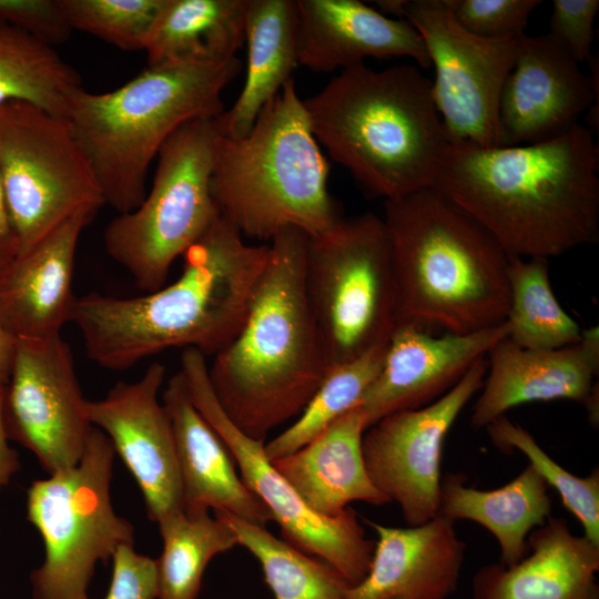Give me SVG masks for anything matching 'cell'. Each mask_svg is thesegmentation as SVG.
Wrapping results in <instances>:
<instances>
[{
  "label": "cell",
  "instance_id": "cell-1",
  "mask_svg": "<svg viewBox=\"0 0 599 599\" xmlns=\"http://www.w3.org/2000/svg\"><path fill=\"white\" fill-rule=\"evenodd\" d=\"M430 186L509 256L549 260L599 240V149L581 124L514 146L450 142Z\"/></svg>",
  "mask_w": 599,
  "mask_h": 599
},
{
  "label": "cell",
  "instance_id": "cell-2",
  "mask_svg": "<svg viewBox=\"0 0 599 599\" xmlns=\"http://www.w3.org/2000/svg\"><path fill=\"white\" fill-rule=\"evenodd\" d=\"M268 254V244H247L220 215L182 255L173 283L134 297L78 298L72 322L88 357L125 370L175 347L214 356L240 331Z\"/></svg>",
  "mask_w": 599,
  "mask_h": 599
},
{
  "label": "cell",
  "instance_id": "cell-3",
  "mask_svg": "<svg viewBox=\"0 0 599 599\" xmlns=\"http://www.w3.org/2000/svg\"><path fill=\"white\" fill-rule=\"evenodd\" d=\"M307 241L291 227L272 238L240 331L207 364L226 416L261 441L301 414L329 368L305 292Z\"/></svg>",
  "mask_w": 599,
  "mask_h": 599
},
{
  "label": "cell",
  "instance_id": "cell-4",
  "mask_svg": "<svg viewBox=\"0 0 599 599\" xmlns=\"http://www.w3.org/2000/svg\"><path fill=\"white\" fill-rule=\"evenodd\" d=\"M383 221L397 325L468 334L506 322L510 256L469 214L427 186L385 201Z\"/></svg>",
  "mask_w": 599,
  "mask_h": 599
},
{
  "label": "cell",
  "instance_id": "cell-5",
  "mask_svg": "<svg viewBox=\"0 0 599 599\" xmlns=\"http://www.w3.org/2000/svg\"><path fill=\"white\" fill-rule=\"evenodd\" d=\"M303 103L318 144L385 201L430 186L450 144L415 64L344 69Z\"/></svg>",
  "mask_w": 599,
  "mask_h": 599
},
{
  "label": "cell",
  "instance_id": "cell-6",
  "mask_svg": "<svg viewBox=\"0 0 599 599\" xmlns=\"http://www.w3.org/2000/svg\"><path fill=\"white\" fill-rule=\"evenodd\" d=\"M237 57L148 65L115 90L79 89L65 119L84 152L105 204L138 207L146 176L167 139L199 118L220 116L223 90L240 74Z\"/></svg>",
  "mask_w": 599,
  "mask_h": 599
},
{
  "label": "cell",
  "instance_id": "cell-7",
  "mask_svg": "<svg viewBox=\"0 0 599 599\" xmlns=\"http://www.w3.org/2000/svg\"><path fill=\"white\" fill-rule=\"evenodd\" d=\"M328 173L291 79L246 135L220 139L211 189L221 215L244 238L271 242L290 227L314 237L342 220Z\"/></svg>",
  "mask_w": 599,
  "mask_h": 599
},
{
  "label": "cell",
  "instance_id": "cell-8",
  "mask_svg": "<svg viewBox=\"0 0 599 599\" xmlns=\"http://www.w3.org/2000/svg\"><path fill=\"white\" fill-rule=\"evenodd\" d=\"M221 115L180 126L161 148L141 204L119 214L104 231L109 256L148 293L164 285L175 260L221 215L211 189L216 148L224 135Z\"/></svg>",
  "mask_w": 599,
  "mask_h": 599
},
{
  "label": "cell",
  "instance_id": "cell-9",
  "mask_svg": "<svg viewBox=\"0 0 599 599\" xmlns=\"http://www.w3.org/2000/svg\"><path fill=\"white\" fill-rule=\"evenodd\" d=\"M115 451L93 427L79 463L32 481L27 517L44 545L42 564L30 573L32 599H90L99 562L120 545L134 544V527L111 500Z\"/></svg>",
  "mask_w": 599,
  "mask_h": 599
},
{
  "label": "cell",
  "instance_id": "cell-10",
  "mask_svg": "<svg viewBox=\"0 0 599 599\" xmlns=\"http://www.w3.org/2000/svg\"><path fill=\"white\" fill-rule=\"evenodd\" d=\"M304 282L329 366L388 342L397 306L383 217L367 212L342 219L308 237Z\"/></svg>",
  "mask_w": 599,
  "mask_h": 599
},
{
  "label": "cell",
  "instance_id": "cell-11",
  "mask_svg": "<svg viewBox=\"0 0 599 599\" xmlns=\"http://www.w3.org/2000/svg\"><path fill=\"white\" fill-rule=\"evenodd\" d=\"M0 179L23 253L80 213L105 204L68 120L34 104L0 106Z\"/></svg>",
  "mask_w": 599,
  "mask_h": 599
},
{
  "label": "cell",
  "instance_id": "cell-12",
  "mask_svg": "<svg viewBox=\"0 0 599 599\" xmlns=\"http://www.w3.org/2000/svg\"><path fill=\"white\" fill-rule=\"evenodd\" d=\"M380 12L407 20L435 68L432 95L450 142L498 146L499 99L519 37L486 39L463 28L450 0H380Z\"/></svg>",
  "mask_w": 599,
  "mask_h": 599
},
{
  "label": "cell",
  "instance_id": "cell-13",
  "mask_svg": "<svg viewBox=\"0 0 599 599\" xmlns=\"http://www.w3.org/2000/svg\"><path fill=\"white\" fill-rule=\"evenodd\" d=\"M180 372L193 404L227 447L246 487L268 509L283 540L331 565L351 587L359 583L368 572L375 542L367 538L357 512L347 507L337 517H323L305 505L266 457L265 441L248 437L226 416L201 352L185 348Z\"/></svg>",
  "mask_w": 599,
  "mask_h": 599
},
{
  "label": "cell",
  "instance_id": "cell-14",
  "mask_svg": "<svg viewBox=\"0 0 599 599\" xmlns=\"http://www.w3.org/2000/svg\"><path fill=\"white\" fill-rule=\"evenodd\" d=\"M487 366L486 355L440 398L388 414L363 435L368 476L389 502L399 506L408 526L425 524L439 514L444 443L460 412L481 389Z\"/></svg>",
  "mask_w": 599,
  "mask_h": 599
},
{
  "label": "cell",
  "instance_id": "cell-15",
  "mask_svg": "<svg viewBox=\"0 0 599 599\" xmlns=\"http://www.w3.org/2000/svg\"><path fill=\"white\" fill-rule=\"evenodd\" d=\"M70 345L61 335L16 339L2 416L9 439L52 474L77 465L93 426Z\"/></svg>",
  "mask_w": 599,
  "mask_h": 599
},
{
  "label": "cell",
  "instance_id": "cell-16",
  "mask_svg": "<svg viewBox=\"0 0 599 599\" xmlns=\"http://www.w3.org/2000/svg\"><path fill=\"white\" fill-rule=\"evenodd\" d=\"M165 366L149 365L135 382H119L99 400H88L93 427L110 440L134 478L149 518L158 522L182 509V486L169 414L159 398Z\"/></svg>",
  "mask_w": 599,
  "mask_h": 599
},
{
  "label": "cell",
  "instance_id": "cell-17",
  "mask_svg": "<svg viewBox=\"0 0 599 599\" xmlns=\"http://www.w3.org/2000/svg\"><path fill=\"white\" fill-rule=\"evenodd\" d=\"M551 33L521 34L498 108V145L555 138L597 102L598 84Z\"/></svg>",
  "mask_w": 599,
  "mask_h": 599
},
{
  "label": "cell",
  "instance_id": "cell-18",
  "mask_svg": "<svg viewBox=\"0 0 599 599\" xmlns=\"http://www.w3.org/2000/svg\"><path fill=\"white\" fill-rule=\"evenodd\" d=\"M508 335L507 322L468 334L441 336L415 325H397L387 342L382 368L359 404L367 428L388 414L419 408L440 398Z\"/></svg>",
  "mask_w": 599,
  "mask_h": 599
},
{
  "label": "cell",
  "instance_id": "cell-19",
  "mask_svg": "<svg viewBox=\"0 0 599 599\" xmlns=\"http://www.w3.org/2000/svg\"><path fill=\"white\" fill-rule=\"evenodd\" d=\"M487 362L470 418L475 428H486L510 408L526 403H583L599 370L598 326L582 331L579 343L556 349H527L506 337L488 352Z\"/></svg>",
  "mask_w": 599,
  "mask_h": 599
},
{
  "label": "cell",
  "instance_id": "cell-20",
  "mask_svg": "<svg viewBox=\"0 0 599 599\" xmlns=\"http://www.w3.org/2000/svg\"><path fill=\"white\" fill-rule=\"evenodd\" d=\"M95 214L80 213L0 273V325L13 339H48L72 322V282L80 235Z\"/></svg>",
  "mask_w": 599,
  "mask_h": 599
},
{
  "label": "cell",
  "instance_id": "cell-21",
  "mask_svg": "<svg viewBox=\"0 0 599 599\" xmlns=\"http://www.w3.org/2000/svg\"><path fill=\"white\" fill-rule=\"evenodd\" d=\"M364 521L377 541L367 575L346 599H447L456 591L466 545L454 520L437 515L405 528Z\"/></svg>",
  "mask_w": 599,
  "mask_h": 599
},
{
  "label": "cell",
  "instance_id": "cell-22",
  "mask_svg": "<svg viewBox=\"0 0 599 599\" xmlns=\"http://www.w3.org/2000/svg\"><path fill=\"white\" fill-rule=\"evenodd\" d=\"M298 65L342 70L367 58L407 57L423 69L430 60L418 31L358 0H295Z\"/></svg>",
  "mask_w": 599,
  "mask_h": 599
},
{
  "label": "cell",
  "instance_id": "cell-23",
  "mask_svg": "<svg viewBox=\"0 0 599 599\" xmlns=\"http://www.w3.org/2000/svg\"><path fill=\"white\" fill-rule=\"evenodd\" d=\"M162 403L169 414L186 512H227L266 526L272 516L242 480L227 447L193 404L179 370L166 383Z\"/></svg>",
  "mask_w": 599,
  "mask_h": 599
},
{
  "label": "cell",
  "instance_id": "cell-24",
  "mask_svg": "<svg viewBox=\"0 0 599 599\" xmlns=\"http://www.w3.org/2000/svg\"><path fill=\"white\" fill-rule=\"evenodd\" d=\"M599 546L550 516L528 536V554L511 566L486 565L473 578V599H599Z\"/></svg>",
  "mask_w": 599,
  "mask_h": 599
},
{
  "label": "cell",
  "instance_id": "cell-25",
  "mask_svg": "<svg viewBox=\"0 0 599 599\" xmlns=\"http://www.w3.org/2000/svg\"><path fill=\"white\" fill-rule=\"evenodd\" d=\"M367 423L359 407L346 413L298 450L272 460L305 505L323 517H337L353 501L374 506L388 499L372 483L363 457Z\"/></svg>",
  "mask_w": 599,
  "mask_h": 599
},
{
  "label": "cell",
  "instance_id": "cell-26",
  "mask_svg": "<svg viewBox=\"0 0 599 599\" xmlns=\"http://www.w3.org/2000/svg\"><path fill=\"white\" fill-rule=\"evenodd\" d=\"M466 481L461 473L441 477L438 515L481 525L498 541L500 564L518 562L528 554L529 534L551 516L547 483L529 464L511 481L496 489H476Z\"/></svg>",
  "mask_w": 599,
  "mask_h": 599
},
{
  "label": "cell",
  "instance_id": "cell-27",
  "mask_svg": "<svg viewBox=\"0 0 599 599\" xmlns=\"http://www.w3.org/2000/svg\"><path fill=\"white\" fill-rule=\"evenodd\" d=\"M244 41L245 82L232 108L221 115L224 135L232 139L250 132L261 110L298 65L296 2L248 0Z\"/></svg>",
  "mask_w": 599,
  "mask_h": 599
},
{
  "label": "cell",
  "instance_id": "cell-28",
  "mask_svg": "<svg viewBox=\"0 0 599 599\" xmlns=\"http://www.w3.org/2000/svg\"><path fill=\"white\" fill-rule=\"evenodd\" d=\"M248 0H165L144 50L148 65L235 57Z\"/></svg>",
  "mask_w": 599,
  "mask_h": 599
},
{
  "label": "cell",
  "instance_id": "cell-29",
  "mask_svg": "<svg viewBox=\"0 0 599 599\" xmlns=\"http://www.w3.org/2000/svg\"><path fill=\"white\" fill-rule=\"evenodd\" d=\"M156 524L163 542L155 559L156 599H196L209 562L238 545L234 530L217 515L183 509Z\"/></svg>",
  "mask_w": 599,
  "mask_h": 599
},
{
  "label": "cell",
  "instance_id": "cell-30",
  "mask_svg": "<svg viewBox=\"0 0 599 599\" xmlns=\"http://www.w3.org/2000/svg\"><path fill=\"white\" fill-rule=\"evenodd\" d=\"M81 88L78 73L54 48L0 21V106L22 101L65 118Z\"/></svg>",
  "mask_w": 599,
  "mask_h": 599
},
{
  "label": "cell",
  "instance_id": "cell-31",
  "mask_svg": "<svg viewBox=\"0 0 599 599\" xmlns=\"http://www.w3.org/2000/svg\"><path fill=\"white\" fill-rule=\"evenodd\" d=\"M508 338L527 349H556L580 342L579 324L557 301L546 258L510 256Z\"/></svg>",
  "mask_w": 599,
  "mask_h": 599
},
{
  "label": "cell",
  "instance_id": "cell-32",
  "mask_svg": "<svg viewBox=\"0 0 599 599\" xmlns=\"http://www.w3.org/2000/svg\"><path fill=\"white\" fill-rule=\"evenodd\" d=\"M215 515L232 527L238 546L246 548L260 562L274 599H346L351 586L324 560L276 538L264 526L227 512Z\"/></svg>",
  "mask_w": 599,
  "mask_h": 599
},
{
  "label": "cell",
  "instance_id": "cell-33",
  "mask_svg": "<svg viewBox=\"0 0 599 599\" xmlns=\"http://www.w3.org/2000/svg\"><path fill=\"white\" fill-rule=\"evenodd\" d=\"M386 346L387 343L329 366L295 422L265 443L266 457L272 461L298 450L357 407L382 368Z\"/></svg>",
  "mask_w": 599,
  "mask_h": 599
},
{
  "label": "cell",
  "instance_id": "cell-34",
  "mask_svg": "<svg viewBox=\"0 0 599 599\" xmlns=\"http://www.w3.org/2000/svg\"><path fill=\"white\" fill-rule=\"evenodd\" d=\"M487 433L496 447L508 453H522L545 479L557 490L565 507L579 520L583 536L599 546V469L587 477H579L554 460L521 426L505 415L493 420Z\"/></svg>",
  "mask_w": 599,
  "mask_h": 599
},
{
  "label": "cell",
  "instance_id": "cell-35",
  "mask_svg": "<svg viewBox=\"0 0 599 599\" xmlns=\"http://www.w3.org/2000/svg\"><path fill=\"white\" fill-rule=\"evenodd\" d=\"M165 0H60L72 28L123 50H144Z\"/></svg>",
  "mask_w": 599,
  "mask_h": 599
},
{
  "label": "cell",
  "instance_id": "cell-36",
  "mask_svg": "<svg viewBox=\"0 0 599 599\" xmlns=\"http://www.w3.org/2000/svg\"><path fill=\"white\" fill-rule=\"evenodd\" d=\"M458 23L486 39L519 37L540 0H450Z\"/></svg>",
  "mask_w": 599,
  "mask_h": 599
},
{
  "label": "cell",
  "instance_id": "cell-37",
  "mask_svg": "<svg viewBox=\"0 0 599 599\" xmlns=\"http://www.w3.org/2000/svg\"><path fill=\"white\" fill-rule=\"evenodd\" d=\"M0 21L52 48L65 42L72 31L60 0H0Z\"/></svg>",
  "mask_w": 599,
  "mask_h": 599
},
{
  "label": "cell",
  "instance_id": "cell-38",
  "mask_svg": "<svg viewBox=\"0 0 599 599\" xmlns=\"http://www.w3.org/2000/svg\"><path fill=\"white\" fill-rule=\"evenodd\" d=\"M599 0H554L550 31L578 62L591 59Z\"/></svg>",
  "mask_w": 599,
  "mask_h": 599
},
{
  "label": "cell",
  "instance_id": "cell-39",
  "mask_svg": "<svg viewBox=\"0 0 599 599\" xmlns=\"http://www.w3.org/2000/svg\"><path fill=\"white\" fill-rule=\"evenodd\" d=\"M111 560L112 578L104 599L158 598L155 559L136 552L133 544H123Z\"/></svg>",
  "mask_w": 599,
  "mask_h": 599
},
{
  "label": "cell",
  "instance_id": "cell-40",
  "mask_svg": "<svg viewBox=\"0 0 599 599\" xmlns=\"http://www.w3.org/2000/svg\"><path fill=\"white\" fill-rule=\"evenodd\" d=\"M19 253L18 237L9 214L1 179H0V273Z\"/></svg>",
  "mask_w": 599,
  "mask_h": 599
},
{
  "label": "cell",
  "instance_id": "cell-41",
  "mask_svg": "<svg viewBox=\"0 0 599 599\" xmlns=\"http://www.w3.org/2000/svg\"><path fill=\"white\" fill-rule=\"evenodd\" d=\"M3 389L0 390V491L20 468L18 454L10 447L2 416Z\"/></svg>",
  "mask_w": 599,
  "mask_h": 599
},
{
  "label": "cell",
  "instance_id": "cell-42",
  "mask_svg": "<svg viewBox=\"0 0 599 599\" xmlns=\"http://www.w3.org/2000/svg\"><path fill=\"white\" fill-rule=\"evenodd\" d=\"M16 339L0 325V390L4 388L11 372Z\"/></svg>",
  "mask_w": 599,
  "mask_h": 599
},
{
  "label": "cell",
  "instance_id": "cell-43",
  "mask_svg": "<svg viewBox=\"0 0 599 599\" xmlns=\"http://www.w3.org/2000/svg\"><path fill=\"white\" fill-rule=\"evenodd\" d=\"M585 404L589 420L595 426L598 425V384L596 383L592 387L590 394L586 398V400L582 403Z\"/></svg>",
  "mask_w": 599,
  "mask_h": 599
}]
</instances>
